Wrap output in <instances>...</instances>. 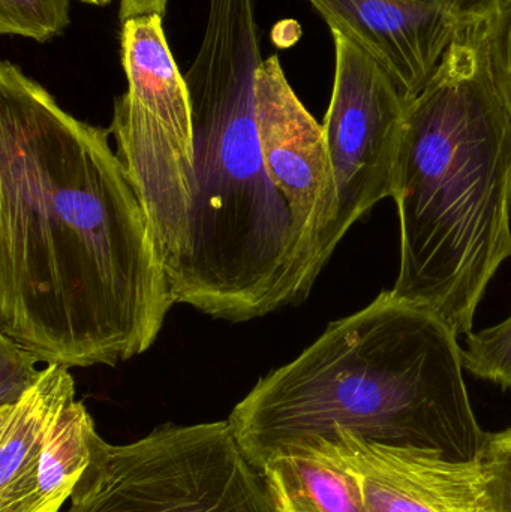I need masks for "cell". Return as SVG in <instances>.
I'll use <instances>...</instances> for the list:
<instances>
[{
  "label": "cell",
  "mask_w": 511,
  "mask_h": 512,
  "mask_svg": "<svg viewBox=\"0 0 511 512\" xmlns=\"http://www.w3.org/2000/svg\"><path fill=\"white\" fill-rule=\"evenodd\" d=\"M332 32L365 48L410 104L453 45L479 29L498 0H308Z\"/></svg>",
  "instance_id": "ba28073f"
},
{
  "label": "cell",
  "mask_w": 511,
  "mask_h": 512,
  "mask_svg": "<svg viewBox=\"0 0 511 512\" xmlns=\"http://www.w3.org/2000/svg\"><path fill=\"white\" fill-rule=\"evenodd\" d=\"M81 2L90 3V5L104 6L110 3L111 0H81Z\"/></svg>",
  "instance_id": "d6986e66"
},
{
  "label": "cell",
  "mask_w": 511,
  "mask_h": 512,
  "mask_svg": "<svg viewBox=\"0 0 511 512\" xmlns=\"http://www.w3.org/2000/svg\"><path fill=\"white\" fill-rule=\"evenodd\" d=\"M38 355L0 334V406L14 405L41 376Z\"/></svg>",
  "instance_id": "e0dca14e"
},
{
  "label": "cell",
  "mask_w": 511,
  "mask_h": 512,
  "mask_svg": "<svg viewBox=\"0 0 511 512\" xmlns=\"http://www.w3.org/2000/svg\"><path fill=\"white\" fill-rule=\"evenodd\" d=\"M476 32L407 105L392 195L401 261L390 292L458 336L473 331L489 283L511 258V114Z\"/></svg>",
  "instance_id": "277c9868"
},
{
  "label": "cell",
  "mask_w": 511,
  "mask_h": 512,
  "mask_svg": "<svg viewBox=\"0 0 511 512\" xmlns=\"http://www.w3.org/2000/svg\"><path fill=\"white\" fill-rule=\"evenodd\" d=\"M168 0H120V20L126 21L138 15L158 14L164 17Z\"/></svg>",
  "instance_id": "ac0fdd59"
},
{
  "label": "cell",
  "mask_w": 511,
  "mask_h": 512,
  "mask_svg": "<svg viewBox=\"0 0 511 512\" xmlns=\"http://www.w3.org/2000/svg\"><path fill=\"white\" fill-rule=\"evenodd\" d=\"M462 360L465 369L477 378L504 390L511 388V316L494 327L467 334Z\"/></svg>",
  "instance_id": "5bb4252c"
},
{
  "label": "cell",
  "mask_w": 511,
  "mask_h": 512,
  "mask_svg": "<svg viewBox=\"0 0 511 512\" xmlns=\"http://www.w3.org/2000/svg\"><path fill=\"white\" fill-rule=\"evenodd\" d=\"M110 129L0 65V334L45 364L146 354L173 309L158 240Z\"/></svg>",
  "instance_id": "6da1fadb"
},
{
  "label": "cell",
  "mask_w": 511,
  "mask_h": 512,
  "mask_svg": "<svg viewBox=\"0 0 511 512\" xmlns=\"http://www.w3.org/2000/svg\"><path fill=\"white\" fill-rule=\"evenodd\" d=\"M458 337L434 313L383 291L263 376L228 423L260 472L279 448L339 429L476 462L489 433L471 406Z\"/></svg>",
  "instance_id": "3957f363"
},
{
  "label": "cell",
  "mask_w": 511,
  "mask_h": 512,
  "mask_svg": "<svg viewBox=\"0 0 511 512\" xmlns=\"http://www.w3.org/2000/svg\"><path fill=\"white\" fill-rule=\"evenodd\" d=\"M71 0H0V33L47 42L71 23Z\"/></svg>",
  "instance_id": "4fadbf2b"
},
{
  "label": "cell",
  "mask_w": 511,
  "mask_h": 512,
  "mask_svg": "<svg viewBox=\"0 0 511 512\" xmlns=\"http://www.w3.org/2000/svg\"><path fill=\"white\" fill-rule=\"evenodd\" d=\"M261 474L276 512H366L359 472L335 439L279 448Z\"/></svg>",
  "instance_id": "8fae6325"
},
{
  "label": "cell",
  "mask_w": 511,
  "mask_h": 512,
  "mask_svg": "<svg viewBox=\"0 0 511 512\" xmlns=\"http://www.w3.org/2000/svg\"><path fill=\"white\" fill-rule=\"evenodd\" d=\"M477 462L482 469L491 512H511V427L504 432L489 433Z\"/></svg>",
  "instance_id": "2e32d148"
},
{
  "label": "cell",
  "mask_w": 511,
  "mask_h": 512,
  "mask_svg": "<svg viewBox=\"0 0 511 512\" xmlns=\"http://www.w3.org/2000/svg\"><path fill=\"white\" fill-rule=\"evenodd\" d=\"M74 397L68 367L47 364L18 402L0 406V512H32L45 441Z\"/></svg>",
  "instance_id": "30bf717a"
},
{
  "label": "cell",
  "mask_w": 511,
  "mask_h": 512,
  "mask_svg": "<svg viewBox=\"0 0 511 512\" xmlns=\"http://www.w3.org/2000/svg\"><path fill=\"white\" fill-rule=\"evenodd\" d=\"M65 512H276L263 474L227 421L156 427L143 439H93Z\"/></svg>",
  "instance_id": "8992f818"
},
{
  "label": "cell",
  "mask_w": 511,
  "mask_h": 512,
  "mask_svg": "<svg viewBox=\"0 0 511 512\" xmlns=\"http://www.w3.org/2000/svg\"><path fill=\"white\" fill-rule=\"evenodd\" d=\"M335 42V78L323 129L336 188L329 262L345 234L381 200L392 197L407 102L392 75L342 33Z\"/></svg>",
  "instance_id": "52a82bcc"
},
{
  "label": "cell",
  "mask_w": 511,
  "mask_h": 512,
  "mask_svg": "<svg viewBox=\"0 0 511 512\" xmlns=\"http://www.w3.org/2000/svg\"><path fill=\"white\" fill-rule=\"evenodd\" d=\"M476 35L489 77L511 114V0H498Z\"/></svg>",
  "instance_id": "9a60e30c"
},
{
  "label": "cell",
  "mask_w": 511,
  "mask_h": 512,
  "mask_svg": "<svg viewBox=\"0 0 511 512\" xmlns=\"http://www.w3.org/2000/svg\"><path fill=\"white\" fill-rule=\"evenodd\" d=\"M98 435L83 402L71 399L51 426L39 463L38 493L32 512H60L92 457Z\"/></svg>",
  "instance_id": "7c38bea8"
},
{
  "label": "cell",
  "mask_w": 511,
  "mask_h": 512,
  "mask_svg": "<svg viewBox=\"0 0 511 512\" xmlns=\"http://www.w3.org/2000/svg\"><path fill=\"white\" fill-rule=\"evenodd\" d=\"M359 472L366 512H491L479 462H453L423 448L365 441L335 430Z\"/></svg>",
  "instance_id": "9c48e42d"
},
{
  "label": "cell",
  "mask_w": 511,
  "mask_h": 512,
  "mask_svg": "<svg viewBox=\"0 0 511 512\" xmlns=\"http://www.w3.org/2000/svg\"><path fill=\"white\" fill-rule=\"evenodd\" d=\"M120 41L128 92L114 101L108 129L146 210L170 280L188 249L195 201L191 96L161 15L123 21Z\"/></svg>",
  "instance_id": "5b68a950"
},
{
  "label": "cell",
  "mask_w": 511,
  "mask_h": 512,
  "mask_svg": "<svg viewBox=\"0 0 511 512\" xmlns=\"http://www.w3.org/2000/svg\"><path fill=\"white\" fill-rule=\"evenodd\" d=\"M257 0H209L185 80L195 134L188 249L176 304L248 322L302 304L326 262L336 188L323 125L263 59Z\"/></svg>",
  "instance_id": "7a4b0ae2"
}]
</instances>
